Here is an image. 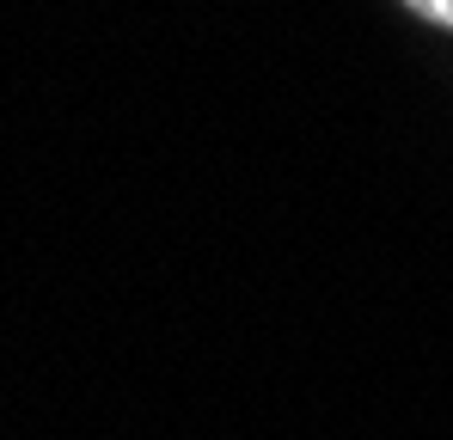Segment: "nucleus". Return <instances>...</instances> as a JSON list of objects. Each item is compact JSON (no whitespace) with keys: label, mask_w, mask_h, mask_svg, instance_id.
<instances>
[{"label":"nucleus","mask_w":453,"mask_h":440,"mask_svg":"<svg viewBox=\"0 0 453 440\" xmlns=\"http://www.w3.org/2000/svg\"><path fill=\"white\" fill-rule=\"evenodd\" d=\"M417 19H429V25H441V31H453V0H404Z\"/></svg>","instance_id":"obj_1"}]
</instances>
